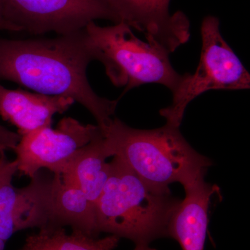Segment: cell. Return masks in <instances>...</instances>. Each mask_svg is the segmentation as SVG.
Masks as SVG:
<instances>
[{
  "label": "cell",
  "mask_w": 250,
  "mask_h": 250,
  "mask_svg": "<svg viewBox=\"0 0 250 250\" xmlns=\"http://www.w3.org/2000/svg\"><path fill=\"white\" fill-rule=\"evenodd\" d=\"M3 16L18 31L66 35L97 20L121 22L108 0H0Z\"/></svg>",
  "instance_id": "8992f818"
},
{
  "label": "cell",
  "mask_w": 250,
  "mask_h": 250,
  "mask_svg": "<svg viewBox=\"0 0 250 250\" xmlns=\"http://www.w3.org/2000/svg\"><path fill=\"white\" fill-rule=\"evenodd\" d=\"M0 30H7L18 32L17 29L5 20L4 16H3L1 5H0Z\"/></svg>",
  "instance_id": "e0dca14e"
},
{
  "label": "cell",
  "mask_w": 250,
  "mask_h": 250,
  "mask_svg": "<svg viewBox=\"0 0 250 250\" xmlns=\"http://www.w3.org/2000/svg\"><path fill=\"white\" fill-rule=\"evenodd\" d=\"M184 188L185 197L171 219L169 238L178 242L182 250H204L210 200L217 189L205 181L189 184Z\"/></svg>",
  "instance_id": "8fae6325"
},
{
  "label": "cell",
  "mask_w": 250,
  "mask_h": 250,
  "mask_svg": "<svg viewBox=\"0 0 250 250\" xmlns=\"http://www.w3.org/2000/svg\"><path fill=\"white\" fill-rule=\"evenodd\" d=\"M51 182L38 172L26 187L9 183L0 188V239L7 241L27 229L48 228Z\"/></svg>",
  "instance_id": "9c48e42d"
},
{
  "label": "cell",
  "mask_w": 250,
  "mask_h": 250,
  "mask_svg": "<svg viewBox=\"0 0 250 250\" xmlns=\"http://www.w3.org/2000/svg\"><path fill=\"white\" fill-rule=\"evenodd\" d=\"M93 61L84 29L52 39H0V80L35 93L71 98L91 113L104 131L118 100L102 98L90 86L86 71Z\"/></svg>",
  "instance_id": "6da1fadb"
},
{
  "label": "cell",
  "mask_w": 250,
  "mask_h": 250,
  "mask_svg": "<svg viewBox=\"0 0 250 250\" xmlns=\"http://www.w3.org/2000/svg\"><path fill=\"white\" fill-rule=\"evenodd\" d=\"M120 240L114 235L95 238L76 230L67 233L62 228H45L27 237L20 250H114Z\"/></svg>",
  "instance_id": "5bb4252c"
},
{
  "label": "cell",
  "mask_w": 250,
  "mask_h": 250,
  "mask_svg": "<svg viewBox=\"0 0 250 250\" xmlns=\"http://www.w3.org/2000/svg\"><path fill=\"white\" fill-rule=\"evenodd\" d=\"M202 50L195 73L184 74L178 88L172 93L170 106L159 113L167 124L180 127L188 105L212 90H248L250 75L241 60L224 39L218 18L208 16L201 26Z\"/></svg>",
  "instance_id": "5b68a950"
},
{
  "label": "cell",
  "mask_w": 250,
  "mask_h": 250,
  "mask_svg": "<svg viewBox=\"0 0 250 250\" xmlns=\"http://www.w3.org/2000/svg\"><path fill=\"white\" fill-rule=\"evenodd\" d=\"M94 61L101 62L111 83L125 87L123 95L147 83H158L174 93L184 79L174 70L170 53L136 37L126 23L102 27L95 22L84 29Z\"/></svg>",
  "instance_id": "277c9868"
},
{
  "label": "cell",
  "mask_w": 250,
  "mask_h": 250,
  "mask_svg": "<svg viewBox=\"0 0 250 250\" xmlns=\"http://www.w3.org/2000/svg\"><path fill=\"white\" fill-rule=\"evenodd\" d=\"M75 103L66 97L10 90L0 85V116L14 125L21 136L52 126L54 115L63 113Z\"/></svg>",
  "instance_id": "30bf717a"
},
{
  "label": "cell",
  "mask_w": 250,
  "mask_h": 250,
  "mask_svg": "<svg viewBox=\"0 0 250 250\" xmlns=\"http://www.w3.org/2000/svg\"><path fill=\"white\" fill-rule=\"evenodd\" d=\"M108 157L111 155L102 134L81 148L61 177L63 182L80 188L95 205L109 177L110 164L106 162Z\"/></svg>",
  "instance_id": "4fadbf2b"
},
{
  "label": "cell",
  "mask_w": 250,
  "mask_h": 250,
  "mask_svg": "<svg viewBox=\"0 0 250 250\" xmlns=\"http://www.w3.org/2000/svg\"><path fill=\"white\" fill-rule=\"evenodd\" d=\"M102 134L98 125H83L67 117L55 129L43 126L21 136L15 148L18 172L32 178L42 168L61 174L72 157Z\"/></svg>",
  "instance_id": "52a82bcc"
},
{
  "label": "cell",
  "mask_w": 250,
  "mask_h": 250,
  "mask_svg": "<svg viewBox=\"0 0 250 250\" xmlns=\"http://www.w3.org/2000/svg\"><path fill=\"white\" fill-rule=\"evenodd\" d=\"M111 156L119 158L140 178L151 185L182 186L205 176L212 161L197 152L179 127L166 123L161 127L139 129L114 118L101 131Z\"/></svg>",
  "instance_id": "3957f363"
},
{
  "label": "cell",
  "mask_w": 250,
  "mask_h": 250,
  "mask_svg": "<svg viewBox=\"0 0 250 250\" xmlns=\"http://www.w3.org/2000/svg\"><path fill=\"white\" fill-rule=\"evenodd\" d=\"M171 0H108L126 23L144 34L148 42L171 54L190 39V21L182 11L170 14Z\"/></svg>",
  "instance_id": "ba28073f"
},
{
  "label": "cell",
  "mask_w": 250,
  "mask_h": 250,
  "mask_svg": "<svg viewBox=\"0 0 250 250\" xmlns=\"http://www.w3.org/2000/svg\"><path fill=\"white\" fill-rule=\"evenodd\" d=\"M109 164V177L95 203L99 232L129 239L134 250H156L151 243L169 238L171 219L181 200L170 188L145 182L116 156Z\"/></svg>",
  "instance_id": "7a4b0ae2"
},
{
  "label": "cell",
  "mask_w": 250,
  "mask_h": 250,
  "mask_svg": "<svg viewBox=\"0 0 250 250\" xmlns=\"http://www.w3.org/2000/svg\"><path fill=\"white\" fill-rule=\"evenodd\" d=\"M4 151H6V149L4 147H1V146H0V153L4 152Z\"/></svg>",
  "instance_id": "d6986e66"
},
{
  "label": "cell",
  "mask_w": 250,
  "mask_h": 250,
  "mask_svg": "<svg viewBox=\"0 0 250 250\" xmlns=\"http://www.w3.org/2000/svg\"><path fill=\"white\" fill-rule=\"evenodd\" d=\"M16 172H18L16 161H9L5 156L4 152L0 153V188L6 184L12 183Z\"/></svg>",
  "instance_id": "9a60e30c"
},
{
  "label": "cell",
  "mask_w": 250,
  "mask_h": 250,
  "mask_svg": "<svg viewBox=\"0 0 250 250\" xmlns=\"http://www.w3.org/2000/svg\"><path fill=\"white\" fill-rule=\"evenodd\" d=\"M5 242L0 239V250H4Z\"/></svg>",
  "instance_id": "ac0fdd59"
},
{
  "label": "cell",
  "mask_w": 250,
  "mask_h": 250,
  "mask_svg": "<svg viewBox=\"0 0 250 250\" xmlns=\"http://www.w3.org/2000/svg\"><path fill=\"white\" fill-rule=\"evenodd\" d=\"M70 226L88 236L98 238L95 205L83 191L54 174L51 182L48 228Z\"/></svg>",
  "instance_id": "7c38bea8"
},
{
  "label": "cell",
  "mask_w": 250,
  "mask_h": 250,
  "mask_svg": "<svg viewBox=\"0 0 250 250\" xmlns=\"http://www.w3.org/2000/svg\"><path fill=\"white\" fill-rule=\"evenodd\" d=\"M21 139V136L18 133H15L0 125V146L6 150H14Z\"/></svg>",
  "instance_id": "2e32d148"
}]
</instances>
